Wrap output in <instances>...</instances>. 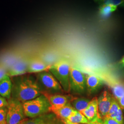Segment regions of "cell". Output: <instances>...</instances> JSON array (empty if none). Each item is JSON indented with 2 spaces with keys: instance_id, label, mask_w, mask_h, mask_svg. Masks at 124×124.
Returning a JSON list of instances; mask_svg holds the SVG:
<instances>
[{
  "instance_id": "15",
  "label": "cell",
  "mask_w": 124,
  "mask_h": 124,
  "mask_svg": "<svg viewBox=\"0 0 124 124\" xmlns=\"http://www.w3.org/2000/svg\"><path fill=\"white\" fill-rule=\"evenodd\" d=\"M75 111L70 103L61 107L53 108L51 107L50 108V112L53 113L62 120L68 119Z\"/></svg>"
},
{
  "instance_id": "3",
  "label": "cell",
  "mask_w": 124,
  "mask_h": 124,
  "mask_svg": "<svg viewBox=\"0 0 124 124\" xmlns=\"http://www.w3.org/2000/svg\"><path fill=\"white\" fill-rule=\"evenodd\" d=\"M71 66L66 59L58 60L52 65L49 71L56 78L64 92H70V70Z\"/></svg>"
},
{
  "instance_id": "21",
  "label": "cell",
  "mask_w": 124,
  "mask_h": 124,
  "mask_svg": "<svg viewBox=\"0 0 124 124\" xmlns=\"http://www.w3.org/2000/svg\"><path fill=\"white\" fill-rule=\"evenodd\" d=\"M112 90L114 97L117 100L124 96V84L120 82H115L112 85Z\"/></svg>"
},
{
  "instance_id": "8",
  "label": "cell",
  "mask_w": 124,
  "mask_h": 124,
  "mask_svg": "<svg viewBox=\"0 0 124 124\" xmlns=\"http://www.w3.org/2000/svg\"><path fill=\"white\" fill-rule=\"evenodd\" d=\"M25 54H22L21 57L7 71V75L10 77L24 75L28 73V66L30 59Z\"/></svg>"
},
{
  "instance_id": "25",
  "label": "cell",
  "mask_w": 124,
  "mask_h": 124,
  "mask_svg": "<svg viewBox=\"0 0 124 124\" xmlns=\"http://www.w3.org/2000/svg\"><path fill=\"white\" fill-rule=\"evenodd\" d=\"M103 124H120L115 120L110 118L105 117L103 119Z\"/></svg>"
},
{
  "instance_id": "1",
  "label": "cell",
  "mask_w": 124,
  "mask_h": 124,
  "mask_svg": "<svg viewBox=\"0 0 124 124\" xmlns=\"http://www.w3.org/2000/svg\"><path fill=\"white\" fill-rule=\"evenodd\" d=\"M11 98L22 103L35 99L42 94L36 79L29 75L13 77Z\"/></svg>"
},
{
  "instance_id": "4",
  "label": "cell",
  "mask_w": 124,
  "mask_h": 124,
  "mask_svg": "<svg viewBox=\"0 0 124 124\" xmlns=\"http://www.w3.org/2000/svg\"><path fill=\"white\" fill-rule=\"evenodd\" d=\"M36 80L42 93L61 94L64 92L57 80L49 71L38 73Z\"/></svg>"
},
{
  "instance_id": "28",
  "label": "cell",
  "mask_w": 124,
  "mask_h": 124,
  "mask_svg": "<svg viewBox=\"0 0 124 124\" xmlns=\"http://www.w3.org/2000/svg\"><path fill=\"white\" fill-rule=\"evenodd\" d=\"M62 121L63 122V123L64 124H78V123H72L69 120L66 119V120H62Z\"/></svg>"
},
{
  "instance_id": "18",
  "label": "cell",
  "mask_w": 124,
  "mask_h": 124,
  "mask_svg": "<svg viewBox=\"0 0 124 124\" xmlns=\"http://www.w3.org/2000/svg\"><path fill=\"white\" fill-rule=\"evenodd\" d=\"M90 101L85 98L73 97L70 103L75 110L80 112L87 108Z\"/></svg>"
},
{
  "instance_id": "30",
  "label": "cell",
  "mask_w": 124,
  "mask_h": 124,
  "mask_svg": "<svg viewBox=\"0 0 124 124\" xmlns=\"http://www.w3.org/2000/svg\"><path fill=\"white\" fill-rule=\"evenodd\" d=\"M26 120V119H25V120H23V121H22L19 124H24V122H25V120Z\"/></svg>"
},
{
  "instance_id": "9",
  "label": "cell",
  "mask_w": 124,
  "mask_h": 124,
  "mask_svg": "<svg viewBox=\"0 0 124 124\" xmlns=\"http://www.w3.org/2000/svg\"><path fill=\"white\" fill-rule=\"evenodd\" d=\"M113 98L108 91L105 90L98 98V110L103 120L109 110Z\"/></svg>"
},
{
  "instance_id": "13",
  "label": "cell",
  "mask_w": 124,
  "mask_h": 124,
  "mask_svg": "<svg viewBox=\"0 0 124 124\" xmlns=\"http://www.w3.org/2000/svg\"><path fill=\"white\" fill-rule=\"evenodd\" d=\"M48 100L51 107L59 108L70 103L72 98L71 96L62 95L61 94H49L42 93Z\"/></svg>"
},
{
  "instance_id": "27",
  "label": "cell",
  "mask_w": 124,
  "mask_h": 124,
  "mask_svg": "<svg viewBox=\"0 0 124 124\" xmlns=\"http://www.w3.org/2000/svg\"><path fill=\"white\" fill-rule=\"evenodd\" d=\"M120 108L124 111V96L117 100Z\"/></svg>"
},
{
  "instance_id": "31",
  "label": "cell",
  "mask_w": 124,
  "mask_h": 124,
  "mask_svg": "<svg viewBox=\"0 0 124 124\" xmlns=\"http://www.w3.org/2000/svg\"><path fill=\"white\" fill-rule=\"evenodd\" d=\"M121 63H122L123 64H124V57L122 59V61H121Z\"/></svg>"
},
{
  "instance_id": "12",
  "label": "cell",
  "mask_w": 124,
  "mask_h": 124,
  "mask_svg": "<svg viewBox=\"0 0 124 124\" xmlns=\"http://www.w3.org/2000/svg\"><path fill=\"white\" fill-rule=\"evenodd\" d=\"M52 65H49L38 57H30L27 73H39L43 71H49Z\"/></svg>"
},
{
  "instance_id": "16",
  "label": "cell",
  "mask_w": 124,
  "mask_h": 124,
  "mask_svg": "<svg viewBox=\"0 0 124 124\" xmlns=\"http://www.w3.org/2000/svg\"><path fill=\"white\" fill-rule=\"evenodd\" d=\"M103 85V80L98 76L90 74L86 76V89L89 93L96 92Z\"/></svg>"
},
{
  "instance_id": "23",
  "label": "cell",
  "mask_w": 124,
  "mask_h": 124,
  "mask_svg": "<svg viewBox=\"0 0 124 124\" xmlns=\"http://www.w3.org/2000/svg\"><path fill=\"white\" fill-rule=\"evenodd\" d=\"M7 112L8 107L0 108V124H7Z\"/></svg>"
},
{
  "instance_id": "24",
  "label": "cell",
  "mask_w": 124,
  "mask_h": 124,
  "mask_svg": "<svg viewBox=\"0 0 124 124\" xmlns=\"http://www.w3.org/2000/svg\"><path fill=\"white\" fill-rule=\"evenodd\" d=\"M8 105V100L2 97H0V108H7Z\"/></svg>"
},
{
  "instance_id": "20",
  "label": "cell",
  "mask_w": 124,
  "mask_h": 124,
  "mask_svg": "<svg viewBox=\"0 0 124 124\" xmlns=\"http://www.w3.org/2000/svg\"><path fill=\"white\" fill-rule=\"evenodd\" d=\"M117 7L108 5H101L99 8V14L102 18H108L111 15V14L116 10Z\"/></svg>"
},
{
  "instance_id": "32",
  "label": "cell",
  "mask_w": 124,
  "mask_h": 124,
  "mask_svg": "<svg viewBox=\"0 0 124 124\" xmlns=\"http://www.w3.org/2000/svg\"><path fill=\"white\" fill-rule=\"evenodd\" d=\"M1 68H2V67L1 66V65H0V69Z\"/></svg>"
},
{
  "instance_id": "2",
  "label": "cell",
  "mask_w": 124,
  "mask_h": 124,
  "mask_svg": "<svg viewBox=\"0 0 124 124\" xmlns=\"http://www.w3.org/2000/svg\"><path fill=\"white\" fill-rule=\"evenodd\" d=\"M25 116L34 118L50 112L51 105L43 94L31 100L23 103Z\"/></svg>"
},
{
  "instance_id": "7",
  "label": "cell",
  "mask_w": 124,
  "mask_h": 124,
  "mask_svg": "<svg viewBox=\"0 0 124 124\" xmlns=\"http://www.w3.org/2000/svg\"><path fill=\"white\" fill-rule=\"evenodd\" d=\"M80 113L86 118L90 124H103V120L99 112L97 97L92 99L87 108Z\"/></svg>"
},
{
  "instance_id": "5",
  "label": "cell",
  "mask_w": 124,
  "mask_h": 124,
  "mask_svg": "<svg viewBox=\"0 0 124 124\" xmlns=\"http://www.w3.org/2000/svg\"><path fill=\"white\" fill-rule=\"evenodd\" d=\"M7 124H19L25 118L23 103L14 98L8 100Z\"/></svg>"
},
{
  "instance_id": "26",
  "label": "cell",
  "mask_w": 124,
  "mask_h": 124,
  "mask_svg": "<svg viewBox=\"0 0 124 124\" xmlns=\"http://www.w3.org/2000/svg\"><path fill=\"white\" fill-rule=\"evenodd\" d=\"M7 75V71L2 67L0 69V81L3 79Z\"/></svg>"
},
{
  "instance_id": "14",
  "label": "cell",
  "mask_w": 124,
  "mask_h": 124,
  "mask_svg": "<svg viewBox=\"0 0 124 124\" xmlns=\"http://www.w3.org/2000/svg\"><path fill=\"white\" fill-rule=\"evenodd\" d=\"M105 117L113 119L120 124H124V118L122 110L118 101L114 97L113 99L111 107Z\"/></svg>"
},
{
  "instance_id": "22",
  "label": "cell",
  "mask_w": 124,
  "mask_h": 124,
  "mask_svg": "<svg viewBox=\"0 0 124 124\" xmlns=\"http://www.w3.org/2000/svg\"><path fill=\"white\" fill-rule=\"evenodd\" d=\"M100 5H112L116 7L124 6V0H107L103 1Z\"/></svg>"
},
{
  "instance_id": "29",
  "label": "cell",
  "mask_w": 124,
  "mask_h": 124,
  "mask_svg": "<svg viewBox=\"0 0 124 124\" xmlns=\"http://www.w3.org/2000/svg\"><path fill=\"white\" fill-rule=\"evenodd\" d=\"M96 2H97V3H98V4H101V3L103 1H105V0H94Z\"/></svg>"
},
{
  "instance_id": "10",
  "label": "cell",
  "mask_w": 124,
  "mask_h": 124,
  "mask_svg": "<svg viewBox=\"0 0 124 124\" xmlns=\"http://www.w3.org/2000/svg\"><path fill=\"white\" fill-rule=\"evenodd\" d=\"M24 124H64L61 120L53 113H47L43 115L25 120Z\"/></svg>"
},
{
  "instance_id": "33",
  "label": "cell",
  "mask_w": 124,
  "mask_h": 124,
  "mask_svg": "<svg viewBox=\"0 0 124 124\" xmlns=\"http://www.w3.org/2000/svg\"><path fill=\"white\" fill-rule=\"evenodd\" d=\"M0 97H1V96H0Z\"/></svg>"
},
{
  "instance_id": "6",
  "label": "cell",
  "mask_w": 124,
  "mask_h": 124,
  "mask_svg": "<svg viewBox=\"0 0 124 124\" xmlns=\"http://www.w3.org/2000/svg\"><path fill=\"white\" fill-rule=\"evenodd\" d=\"M70 92L82 94L86 89V76L79 69L71 66L70 70Z\"/></svg>"
},
{
  "instance_id": "19",
  "label": "cell",
  "mask_w": 124,
  "mask_h": 124,
  "mask_svg": "<svg viewBox=\"0 0 124 124\" xmlns=\"http://www.w3.org/2000/svg\"><path fill=\"white\" fill-rule=\"evenodd\" d=\"M70 121L78 124H90L88 120L80 112L76 111L67 119Z\"/></svg>"
},
{
  "instance_id": "11",
  "label": "cell",
  "mask_w": 124,
  "mask_h": 124,
  "mask_svg": "<svg viewBox=\"0 0 124 124\" xmlns=\"http://www.w3.org/2000/svg\"><path fill=\"white\" fill-rule=\"evenodd\" d=\"M22 53L15 51H8L0 55V65L7 71L18 61Z\"/></svg>"
},
{
  "instance_id": "17",
  "label": "cell",
  "mask_w": 124,
  "mask_h": 124,
  "mask_svg": "<svg viewBox=\"0 0 124 124\" xmlns=\"http://www.w3.org/2000/svg\"><path fill=\"white\" fill-rule=\"evenodd\" d=\"M12 81L10 77L6 75L0 81V95L8 100L11 98L12 91Z\"/></svg>"
}]
</instances>
